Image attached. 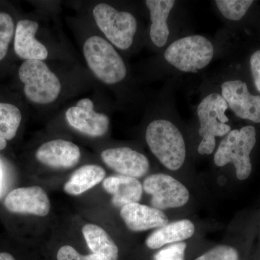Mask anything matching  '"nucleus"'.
Instances as JSON below:
<instances>
[{
    "mask_svg": "<svg viewBox=\"0 0 260 260\" xmlns=\"http://www.w3.org/2000/svg\"><path fill=\"white\" fill-rule=\"evenodd\" d=\"M22 120L21 112L13 104L0 103V150L13 140Z\"/></svg>",
    "mask_w": 260,
    "mask_h": 260,
    "instance_id": "nucleus-21",
    "label": "nucleus"
},
{
    "mask_svg": "<svg viewBox=\"0 0 260 260\" xmlns=\"http://www.w3.org/2000/svg\"><path fill=\"white\" fill-rule=\"evenodd\" d=\"M194 232V223L187 219H183L159 228L147 238L145 244L148 249L156 250L186 240L192 237Z\"/></svg>",
    "mask_w": 260,
    "mask_h": 260,
    "instance_id": "nucleus-17",
    "label": "nucleus"
},
{
    "mask_svg": "<svg viewBox=\"0 0 260 260\" xmlns=\"http://www.w3.org/2000/svg\"><path fill=\"white\" fill-rule=\"evenodd\" d=\"M103 187L112 195V204L116 208L139 203L143 186L136 178L116 175L108 177L103 182Z\"/></svg>",
    "mask_w": 260,
    "mask_h": 260,
    "instance_id": "nucleus-16",
    "label": "nucleus"
},
{
    "mask_svg": "<svg viewBox=\"0 0 260 260\" xmlns=\"http://www.w3.org/2000/svg\"><path fill=\"white\" fill-rule=\"evenodd\" d=\"M186 248L185 242L169 244L154 254L153 260H185Z\"/></svg>",
    "mask_w": 260,
    "mask_h": 260,
    "instance_id": "nucleus-25",
    "label": "nucleus"
},
{
    "mask_svg": "<svg viewBox=\"0 0 260 260\" xmlns=\"http://www.w3.org/2000/svg\"><path fill=\"white\" fill-rule=\"evenodd\" d=\"M105 176V170L99 166H83L75 171L64 184V190L71 195L83 194L104 180Z\"/></svg>",
    "mask_w": 260,
    "mask_h": 260,
    "instance_id": "nucleus-20",
    "label": "nucleus"
},
{
    "mask_svg": "<svg viewBox=\"0 0 260 260\" xmlns=\"http://www.w3.org/2000/svg\"><path fill=\"white\" fill-rule=\"evenodd\" d=\"M145 3L150 12L151 20L150 39L156 47H164L169 37L168 18L176 2L174 0H147Z\"/></svg>",
    "mask_w": 260,
    "mask_h": 260,
    "instance_id": "nucleus-18",
    "label": "nucleus"
},
{
    "mask_svg": "<svg viewBox=\"0 0 260 260\" xmlns=\"http://www.w3.org/2000/svg\"><path fill=\"white\" fill-rule=\"evenodd\" d=\"M213 56V44L200 35L177 39L164 53L167 62L184 73H196L203 69L210 64Z\"/></svg>",
    "mask_w": 260,
    "mask_h": 260,
    "instance_id": "nucleus-5",
    "label": "nucleus"
},
{
    "mask_svg": "<svg viewBox=\"0 0 260 260\" xmlns=\"http://www.w3.org/2000/svg\"><path fill=\"white\" fill-rule=\"evenodd\" d=\"M82 232L93 254L102 256L104 260L119 259L118 246L102 228L87 224Z\"/></svg>",
    "mask_w": 260,
    "mask_h": 260,
    "instance_id": "nucleus-19",
    "label": "nucleus"
},
{
    "mask_svg": "<svg viewBox=\"0 0 260 260\" xmlns=\"http://www.w3.org/2000/svg\"><path fill=\"white\" fill-rule=\"evenodd\" d=\"M0 260H15L11 254L7 252L0 253Z\"/></svg>",
    "mask_w": 260,
    "mask_h": 260,
    "instance_id": "nucleus-28",
    "label": "nucleus"
},
{
    "mask_svg": "<svg viewBox=\"0 0 260 260\" xmlns=\"http://www.w3.org/2000/svg\"><path fill=\"white\" fill-rule=\"evenodd\" d=\"M229 108L225 99L219 93H210L203 99L198 106L197 112L200 127L199 135L201 143L198 146V153L201 155H210L215 148V138L223 137L232 131L227 124L229 119L225 115Z\"/></svg>",
    "mask_w": 260,
    "mask_h": 260,
    "instance_id": "nucleus-3",
    "label": "nucleus"
},
{
    "mask_svg": "<svg viewBox=\"0 0 260 260\" xmlns=\"http://www.w3.org/2000/svg\"><path fill=\"white\" fill-rule=\"evenodd\" d=\"M221 93L236 115L260 123V96L251 95L246 83L240 80H228L222 84Z\"/></svg>",
    "mask_w": 260,
    "mask_h": 260,
    "instance_id": "nucleus-9",
    "label": "nucleus"
},
{
    "mask_svg": "<svg viewBox=\"0 0 260 260\" xmlns=\"http://www.w3.org/2000/svg\"><path fill=\"white\" fill-rule=\"evenodd\" d=\"M18 75L20 80L25 84V96L32 103L50 104L60 93L61 86L59 78L43 61H24Z\"/></svg>",
    "mask_w": 260,
    "mask_h": 260,
    "instance_id": "nucleus-6",
    "label": "nucleus"
},
{
    "mask_svg": "<svg viewBox=\"0 0 260 260\" xmlns=\"http://www.w3.org/2000/svg\"><path fill=\"white\" fill-rule=\"evenodd\" d=\"M143 186L145 192L152 196L150 204L153 208L162 211L181 208L189 200L186 186L167 174H152L145 179Z\"/></svg>",
    "mask_w": 260,
    "mask_h": 260,
    "instance_id": "nucleus-8",
    "label": "nucleus"
},
{
    "mask_svg": "<svg viewBox=\"0 0 260 260\" xmlns=\"http://www.w3.org/2000/svg\"><path fill=\"white\" fill-rule=\"evenodd\" d=\"M5 206L11 213L38 216H46L51 208L47 193L37 186L13 189L5 198Z\"/></svg>",
    "mask_w": 260,
    "mask_h": 260,
    "instance_id": "nucleus-11",
    "label": "nucleus"
},
{
    "mask_svg": "<svg viewBox=\"0 0 260 260\" xmlns=\"http://www.w3.org/2000/svg\"><path fill=\"white\" fill-rule=\"evenodd\" d=\"M102 158L108 167L120 175L136 179L145 176L150 168L145 155L129 148L107 149L102 152Z\"/></svg>",
    "mask_w": 260,
    "mask_h": 260,
    "instance_id": "nucleus-12",
    "label": "nucleus"
},
{
    "mask_svg": "<svg viewBox=\"0 0 260 260\" xmlns=\"http://www.w3.org/2000/svg\"><path fill=\"white\" fill-rule=\"evenodd\" d=\"M250 66L254 85L260 93V50L256 51L251 55Z\"/></svg>",
    "mask_w": 260,
    "mask_h": 260,
    "instance_id": "nucleus-27",
    "label": "nucleus"
},
{
    "mask_svg": "<svg viewBox=\"0 0 260 260\" xmlns=\"http://www.w3.org/2000/svg\"><path fill=\"white\" fill-rule=\"evenodd\" d=\"M120 215L132 232L159 229L169 223V218L162 210L139 203H132L121 208Z\"/></svg>",
    "mask_w": 260,
    "mask_h": 260,
    "instance_id": "nucleus-14",
    "label": "nucleus"
},
{
    "mask_svg": "<svg viewBox=\"0 0 260 260\" xmlns=\"http://www.w3.org/2000/svg\"><path fill=\"white\" fill-rule=\"evenodd\" d=\"M256 144V130L252 126L232 130L219 145L214 155L217 167H223L233 162L239 180H245L252 171L250 153Z\"/></svg>",
    "mask_w": 260,
    "mask_h": 260,
    "instance_id": "nucleus-2",
    "label": "nucleus"
},
{
    "mask_svg": "<svg viewBox=\"0 0 260 260\" xmlns=\"http://www.w3.org/2000/svg\"><path fill=\"white\" fill-rule=\"evenodd\" d=\"M149 148L159 161L169 170H179L186 158L184 138L177 126L167 119L150 122L145 133Z\"/></svg>",
    "mask_w": 260,
    "mask_h": 260,
    "instance_id": "nucleus-1",
    "label": "nucleus"
},
{
    "mask_svg": "<svg viewBox=\"0 0 260 260\" xmlns=\"http://www.w3.org/2000/svg\"><path fill=\"white\" fill-rule=\"evenodd\" d=\"M239 251L229 245H219L205 251L193 260H239Z\"/></svg>",
    "mask_w": 260,
    "mask_h": 260,
    "instance_id": "nucleus-24",
    "label": "nucleus"
},
{
    "mask_svg": "<svg viewBox=\"0 0 260 260\" xmlns=\"http://www.w3.org/2000/svg\"><path fill=\"white\" fill-rule=\"evenodd\" d=\"M95 23L109 42L118 49H129L134 41L138 23L134 15L119 12L111 5L101 3L94 8Z\"/></svg>",
    "mask_w": 260,
    "mask_h": 260,
    "instance_id": "nucleus-7",
    "label": "nucleus"
},
{
    "mask_svg": "<svg viewBox=\"0 0 260 260\" xmlns=\"http://www.w3.org/2000/svg\"><path fill=\"white\" fill-rule=\"evenodd\" d=\"M57 260H104L102 256L90 254L82 255L71 246H64L57 252Z\"/></svg>",
    "mask_w": 260,
    "mask_h": 260,
    "instance_id": "nucleus-26",
    "label": "nucleus"
},
{
    "mask_svg": "<svg viewBox=\"0 0 260 260\" xmlns=\"http://www.w3.org/2000/svg\"><path fill=\"white\" fill-rule=\"evenodd\" d=\"M80 148L72 142L54 140L41 145L36 153L37 160L54 169H70L79 162Z\"/></svg>",
    "mask_w": 260,
    "mask_h": 260,
    "instance_id": "nucleus-13",
    "label": "nucleus"
},
{
    "mask_svg": "<svg viewBox=\"0 0 260 260\" xmlns=\"http://www.w3.org/2000/svg\"><path fill=\"white\" fill-rule=\"evenodd\" d=\"M3 168H2L1 164H0V192L2 191V188H3Z\"/></svg>",
    "mask_w": 260,
    "mask_h": 260,
    "instance_id": "nucleus-29",
    "label": "nucleus"
},
{
    "mask_svg": "<svg viewBox=\"0 0 260 260\" xmlns=\"http://www.w3.org/2000/svg\"><path fill=\"white\" fill-rule=\"evenodd\" d=\"M85 60L98 79L106 84H115L125 78L124 61L112 44L100 37L87 39L83 46Z\"/></svg>",
    "mask_w": 260,
    "mask_h": 260,
    "instance_id": "nucleus-4",
    "label": "nucleus"
},
{
    "mask_svg": "<svg viewBox=\"0 0 260 260\" xmlns=\"http://www.w3.org/2000/svg\"><path fill=\"white\" fill-rule=\"evenodd\" d=\"M90 99L79 101L75 107L67 110L66 119L72 127L90 137H102L109 130V119L106 114L94 111Z\"/></svg>",
    "mask_w": 260,
    "mask_h": 260,
    "instance_id": "nucleus-10",
    "label": "nucleus"
},
{
    "mask_svg": "<svg viewBox=\"0 0 260 260\" xmlns=\"http://www.w3.org/2000/svg\"><path fill=\"white\" fill-rule=\"evenodd\" d=\"M39 24L30 20H20L15 29L14 49L25 60L43 61L48 57L47 47L36 39Z\"/></svg>",
    "mask_w": 260,
    "mask_h": 260,
    "instance_id": "nucleus-15",
    "label": "nucleus"
},
{
    "mask_svg": "<svg viewBox=\"0 0 260 260\" xmlns=\"http://www.w3.org/2000/svg\"><path fill=\"white\" fill-rule=\"evenodd\" d=\"M219 11L228 20H241L254 1L252 0H217L215 2Z\"/></svg>",
    "mask_w": 260,
    "mask_h": 260,
    "instance_id": "nucleus-22",
    "label": "nucleus"
},
{
    "mask_svg": "<svg viewBox=\"0 0 260 260\" xmlns=\"http://www.w3.org/2000/svg\"><path fill=\"white\" fill-rule=\"evenodd\" d=\"M14 34V22L9 14L0 13V61L8 52V47Z\"/></svg>",
    "mask_w": 260,
    "mask_h": 260,
    "instance_id": "nucleus-23",
    "label": "nucleus"
}]
</instances>
